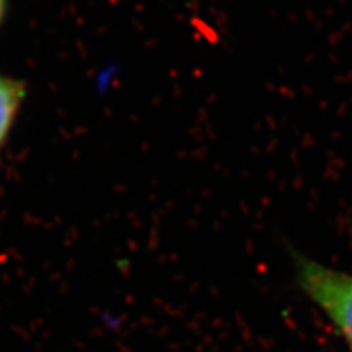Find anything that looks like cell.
<instances>
[{"instance_id":"cell-2","label":"cell","mask_w":352,"mask_h":352,"mask_svg":"<svg viewBox=\"0 0 352 352\" xmlns=\"http://www.w3.org/2000/svg\"><path fill=\"white\" fill-rule=\"evenodd\" d=\"M26 94L25 83L0 74V148L10 134Z\"/></svg>"},{"instance_id":"cell-3","label":"cell","mask_w":352,"mask_h":352,"mask_svg":"<svg viewBox=\"0 0 352 352\" xmlns=\"http://www.w3.org/2000/svg\"><path fill=\"white\" fill-rule=\"evenodd\" d=\"M6 10H7V0H0V23H2Z\"/></svg>"},{"instance_id":"cell-1","label":"cell","mask_w":352,"mask_h":352,"mask_svg":"<svg viewBox=\"0 0 352 352\" xmlns=\"http://www.w3.org/2000/svg\"><path fill=\"white\" fill-rule=\"evenodd\" d=\"M294 266L305 296L340 329L352 349V272L324 266L300 253H294Z\"/></svg>"}]
</instances>
